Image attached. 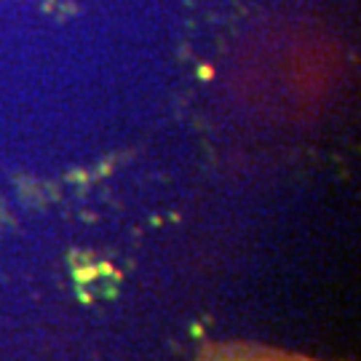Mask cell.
<instances>
[{"label":"cell","mask_w":361,"mask_h":361,"mask_svg":"<svg viewBox=\"0 0 361 361\" xmlns=\"http://www.w3.org/2000/svg\"><path fill=\"white\" fill-rule=\"evenodd\" d=\"M201 75H203V78H212L214 70H212V67H201Z\"/></svg>","instance_id":"6da1fadb"}]
</instances>
